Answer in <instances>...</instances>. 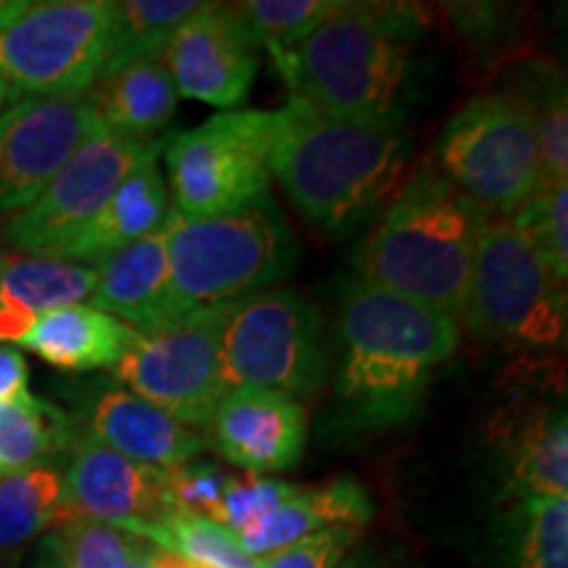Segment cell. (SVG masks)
<instances>
[{"label": "cell", "mask_w": 568, "mask_h": 568, "mask_svg": "<svg viewBox=\"0 0 568 568\" xmlns=\"http://www.w3.org/2000/svg\"><path fill=\"white\" fill-rule=\"evenodd\" d=\"M176 95L216 109L243 103L258 74V45L234 6L201 3L176 27L161 53Z\"/></svg>", "instance_id": "15"}, {"label": "cell", "mask_w": 568, "mask_h": 568, "mask_svg": "<svg viewBox=\"0 0 568 568\" xmlns=\"http://www.w3.org/2000/svg\"><path fill=\"white\" fill-rule=\"evenodd\" d=\"M6 261H9V255H0V272H3V266H6Z\"/></svg>", "instance_id": "41"}, {"label": "cell", "mask_w": 568, "mask_h": 568, "mask_svg": "<svg viewBox=\"0 0 568 568\" xmlns=\"http://www.w3.org/2000/svg\"><path fill=\"white\" fill-rule=\"evenodd\" d=\"M88 439L119 456L153 468L190 464L205 447L193 426H184L161 408L126 389H105L88 408Z\"/></svg>", "instance_id": "19"}, {"label": "cell", "mask_w": 568, "mask_h": 568, "mask_svg": "<svg viewBox=\"0 0 568 568\" xmlns=\"http://www.w3.org/2000/svg\"><path fill=\"white\" fill-rule=\"evenodd\" d=\"M13 101H19V98H17V95H13V92H11V88H9V84H6L3 80H0V116H3V113H6V109H9V105H11Z\"/></svg>", "instance_id": "39"}, {"label": "cell", "mask_w": 568, "mask_h": 568, "mask_svg": "<svg viewBox=\"0 0 568 568\" xmlns=\"http://www.w3.org/2000/svg\"><path fill=\"white\" fill-rule=\"evenodd\" d=\"M510 487L524 506L531 500L568 497V424L566 410H550L518 437L510 466Z\"/></svg>", "instance_id": "26"}, {"label": "cell", "mask_w": 568, "mask_h": 568, "mask_svg": "<svg viewBox=\"0 0 568 568\" xmlns=\"http://www.w3.org/2000/svg\"><path fill=\"white\" fill-rule=\"evenodd\" d=\"M527 105L542 161L545 187L566 184L568 180V109L560 71L537 74L527 92H518Z\"/></svg>", "instance_id": "30"}, {"label": "cell", "mask_w": 568, "mask_h": 568, "mask_svg": "<svg viewBox=\"0 0 568 568\" xmlns=\"http://www.w3.org/2000/svg\"><path fill=\"white\" fill-rule=\"evenodd\" d=\"M435 166L489 216H514L548 190L535 126L518 92L471 98L439 134Z\"/></svg>", "instance_id": "6"}, {"label": "cell", "mask_w": 568, "mask_h": 568, "mask_svg": "<svg viewBox=\"0 0 568 568\" xmlns=\"http://www.w3.org/2000/svg\"><path fill=\"white\" fill-rule=\"evenodd\" d=\"M566 282L514 219L489 216L474 255L464 318L508 345L552 347L566 337Z\"/></svg>", "instance_id": "7"}, {"label": "cell", "mask_w": 568, "mask_h": 568, "mask_svg": "<svg viewBox=\"0 0 568 568\" xmlns=\"http://www.w3.org/2000/svg\"><path fill=\"white\" fill-rule=\"evenodd\" d=\"M45 552H48V558H45V564H42V568H59V564H55V558H53V552L48 550V545H45Z\"/></svg>", "instance_id": "40"}, {"label": "cell", "mask_w": 568, "mask_h": 568, "mask_svg": "<svg viewBox=\"0 0 568 568\" xmlns=\"http://www.w3.org/2000/svg\"><path fill=\"white\" fill-rule=\"evenodd\" d=\"M140 537L92 521V518H71L61 524L48 539L59 568H134L140 552Z\"/></svg>", "instance_id": "28"}, {"label": "cell", "mask_w": 568, "mask_h": 568, "mask_svg": "<svg viewBox=\"0 0 568 568\" xmlns=\"http://www.w3.org/2000/svg\"><path fill=\"white\" fill-rule=\"evenodd\" d=\"M337 3L339 0H245L232 6L255 45L280 53L308 38Z\"/></svg>", "instance_id": "29"}, {"label": "cell", "mask_w": 568, "mask_h": 568, "mask_svg": "<svg viewBox=\"0 0 568 568\" xmlns=\"http://www.w3.org/2000/svg\"><path fill=\"white\" fill-rule=\"evenodd\" d=\"M63 508L67 521L92 518L145 542L176 514L169 497L166 468L134 464L88 437L74 445V456L63 474Z\"/></svg>", "instance_id": "14"}, {"label": "cell", "mask_w": 568, "mask_h": 568, "mask_svg": "<svg viewBox=\"0 0 568 568\" xmlns=\"http://www.w3.org/2000/svg\"><path fill=\"white\" fill-rule=\"evenodd\" d=\"M67 524L63 471L45 464L0 479V558Z\"/></svg>", "instance_id": "24"}, {"label": "cell", "mask_w": 568, "mask_h": 568, "mask_svg": "<svg viewBox=\"0 0 568 568\" xmlns=\"http://www.w3.org/2000/svg\"><path fill=\"white\" fill-rule=\"evenodd\" d=\"M95 272L98 282L90 295L92 308L119 318L142 337L180 322L169 282L163 226L109 255L95 266Z\"/></svg>", "instance_id": "17"}, {"label": "cell", "mask_w": 568, "mask_h": 568, "mask_svg": "<svg viewBox=\"0 0 568 568\" xmlns=\"http://www.w3.org/2000/svg\"><path fill=\"white\" fill-rule=\"evenodd\" d=\"M84 95H30L0 116V213L27 209L98 130Z\"/></svg>", "instance_id": "13"}, {"label": "cell", "mask_w": 568, "mask_h": 568, "mask_svg": "<svg viewBox=\"0 0 568 568\" xmlns=\"http://www.w3.org/2000/svg\"><path fill=\"white\" fill-rule=\"evenodd\" d=\"M487 219L489 213L458 193L435 163H422L355 251L358 282L460 322Z\"/></svg>", "instance_id": "3"}, {"label": "cell", "mask_w": 568, "mask_h": 568, "mask_svg": "<svg viewBox=\"0 0 568 568\" xmlns=\"http://www.w3.org/2000/svg\"><path fill=\"white\" fill-rule=\"evenodd\" d=\"M219 361L226 393L258 387L295 400L316 395L326 374L316 305L290 287L245 297L224 318Z\"/></svg>", "instance_id": "8"}, {"label": "cell", "mask_w": 568, "mask_h": 568, "mask_svg": "<svg viewBox=\"0 0 568 568\" xmlns=\"http://www.w3.org/2000/svg\"><path fill=\"white\" fill-rule=\"evenodd\" d=\"M84 101L103 130L134 142H155V134L172 124L180 95L161 55H153L101 74Z\"/></svg>", "instance_id": "21"}, {"label": "cell", "mask_w": 568, "mask_h": 568, "mask_svg": "<svg viewBox=\"0 0 568 568\" xmlns=\"http://www.w3.org/2000/svg\"><path fill=\"white\" fill-rule=\"evenodd\" d=\"M361 529L332 527L261 558L258 568H337Z\"/></svg>", "instance_id": "36"}, {"label": "cell", "mask_w": 568, "mask_h": 568, "mask_svg": "<svg viewBox=\"0 0 568 568\" xmlns=\"http://www.w3.org/2000/svg\"><path fill=\"white\" fill-rule=\"evenodd\" d=\"M138 337V332L119 318L77 303L38 318L17 345L61 372H92L116 366Z\"/></svg>", "instance_id": "23"}, {"label": "cell", "mask_w": 568, "mask_h": 568, "mask_svg": "<svg viewBox=\"0 0 568 568\" xmlns=\"http://www.w3.org/2000/svg\"><path fill=\"white\" fill-rule=\"evenodd\" d=\"M406 122H376L295 101L272 111L268 172L311 224L345 237L379 216L408 176Z\"/></svg>", "instance_id": "1"}, {"label": "cell", "mask_w": 568, "mask_h": 568, "mask_svg": "<svg viewBox=\"0 0 568 568\" xmlns=\"http://www.w3.org/2000/svg\"><path fill=\"white\" fill-rule=\"evenodd\" d=\"M295 485L287 481L272 479V477H255V474H245V477H232L230 487H226L222 508H219L216 524L224 527L232 535L240 529L251 527L268 510H274L280 503L287 500L295 493Z\"/></svg>", "instance_id": "35"}, {"label": "cell", "mask_w": 568, "mask_h": 568, "mask_svg": "<svg viewBox=\"0 0 568 568\" xmlns=\"http://www.w3.org/2000/svg\"><path fill=\"white\" fill-rule=\"evenodd\" d=\"M514 222L529 234L558 280H568V184L548 187L514 213Z\"/></svg>", "instance_id": "32"}, {"label": "cell", "mask_w": 568, "mask_h": 568, "mask_svg": "<svg viewBox=\"0 0 568 568\" xmlns=\"http://www.w3.org/2000/svg\"><path fill=\"white\" fill-rule=\"evenodd\" d=\"M209 443L230 464L255 477L293 468L305 447L301 400L258 387L230 389L205 424Z\"/></svg>", "instance_id": "16"}, {"label": "cell", "mask_w": 568, "mask_h": 568, "mask_svg": "<svg viewBox=\"0 0 568 568\" xmlns=\"http://www.w3.org/2000/svg\"><path fill=\"white\" fill-rule=\"evenodd\" d=\"M95 266L45 255H17L0 272V345H17L45 314L88 301Z\"/></svg>", "instance_id": "22"}, {"label": "cell", "mask_w": 568, "mask_h": 568, "mask_svg": "<svg viewBox=\"0 0 568 568\" xmlns=\"http://www.w3.org/2000/svg\"><path fill=\"white\" fill-rule=\"evenodd\" d=\"M226 308L203 311L138 337L113 366L126 393L142 397L184 426L205 429L213 408L226 395L219 343Z\"/></svg>", "instance_id": "11"}, {"label": "cell", "mask_w": 568, "mask_h": 568, "mask_svg": "<svg viewBox=\"0 0 568 568\" xmlns=\"http://www.w3.org/2000/svg\"><path fill=\"white\" fill-rule=\"evenodd\" d=\"M71 439L69 416L34 395L0 403V479L45 466Z\"/></svg>", "instance_id": "25"}, {"label": "cell", "mask_w": 568, "mask_h": 568, "mask_svg": "<svg viewBox=\"0 0 568 568\" xmlns=\"http://www.w3.org/2000/svg\"><path fill=\"white\" fill-rule=\"evenodd\" d=\"M169 497L176 514L201 516L216 524L219 508H222L224 493L232 477L213 464H184L166 468Z\"/></svg>", "instance_id": "34"}, {"label": "cell", "mask_w": 568, "mask_h": 568, "mask_svg": "<svg viewBox=\"0 0 568 568\" xmlns=\"http://www.w3.org/2000/svg\"><path fill=\"white\" fill-rule=\"evenodd\" d=\"M272 111H222L169 140L163 161L172 209L187 219L219 216L268 195Z\"/></svg>", "instance_id": "10"}, {"label": "cell", "mask_w": 568, "mask_h": 568, "mask_svg": "<svg viewBox=\"0 0 568 568\" xmlns=\"http://www.w3.org/2000/svg\"><path fill=\"white\" fill-rule=\"evenodd\" d=\"M516 568H568V497L527 503V531Z\"/></svg>", "instance_id": "33"}, {"label": "cell", "mask_w": 568, "mask_h": 568, "mask_svg": "<svg viewBox=\"0 0 568 568\" xmlns=\"http://www.w3.org/2000/svg\"><path fill=\"white\" fill-rule=\"evenodd\" d=\"M111 51V0H42L0 30V80L17 98L84 95Z\"/></svg>", "instance_id": "9"}, {"label": "cell", "mask_w": 568, "mask_h": 568, "mask_svg": "<svg viewBox=\"0 0 568 568\" xmlns=\"http://www.w3.org/2000/svg\"><path fill=\"white\" fill-rule=\"evenodd\" d=\"M372 514L374 506L366 489L351 477H337L318 487H297L274 510L240 529L234 539L247 556L261 560L316 531L332 527L364 529Z\"/></svg>", "instance_id": "20"}, {"label": "cell", "mask_w": 568, "mask_h": 568, "mask_svg": "<svg viewBox=\"0 0 568 568\" xmlns=\"http://www.w3.org/2000/svg\"><path fill=\"white\" fill-rule=\"evenodd\" d=\"M414 13L345 3L308 38L268 53L295 101L343 116L406 122L418 90Z\"/></svg>", "instance_id": "4"}, {"label": "cell", "mask_w": 568, "mask_h": 568, "mask_svg": "<svg viewBox=\"0 0 568 568\" xmlns=\"http://www.w3.org/2000/svg\"><path fill=\"white\" fill-rule=\"evenodd\" d=\"M153 148L159 142H134L103 126L92 130L48 187L27 209L11 213L0 240L11 251L51 255L103 209L113 190Z\"/></svg>", "instance_id": "12"}, {"label": "cell", "mask_w": 568, "mask_h": 568, "mask_svg": "<svg viewBox=\"0 0 568 568\" xmlns=\"http://www.w3.org/2000/svg\"><path fill=\"white\" fill-rule=\"evenodd\" d=\"M197 9V0H111V51L101 74L161 55L176 27Z\"/></svg>", "instance_id": "27"}, {"label": "cell", "mask_w": 568, "mask_h": 568, "mask_svg": "<svg viewBox=\"0 0 568 568\" xmlns=\"http://www.w3.org/2000/svg\"><path fill=\"white\" fill-rule=\"evenodd\" d=\"M169 282L176 316L243 303L290 276L297 245L272 195L219 216L187 219L169 209Z\"/></svg>", "instance_id": "5"}, {"label": "cell", "mask_w": 568, "mask_h": 568, "mask_svg": "<svg viewBox=\"0 0 568 568\" xmlns=\"http://www.w3.org/2000/svg\"><path fill=\"white\" fill-rule=\"evenodd\" d=\"M27 3H30V0H0V30H3L11 19H17L19 13L27 9Z\"/></svg>", "instance_id": "38"}, {"label": "cell", "mask_w": 568, "mask_h": 568, "mask_svg": "<svg viewBox=\"0 0 568 568\" xmlns=\"http://www.w3.org/2000/svg\"><path fill=\"white\" fill-rule=\"evenodd\" d=\"M27 385H30V366L24 355L17 347L0 345V403L27 395L30 393Z\"/></svg>", "instance_id": "37"}, {"label": "cell", "mask_w": 568, "mask_h": 568, "mask_svg": "<svg viewBox=\"0 0 568 568\" xmlns=\"http://www.w3.org/2000/svg\"><path fill=\"white\" fill-rule=\"evenodd\" d=\"M458 339V318L353 282L339 311L335 393L343 414L368 429L406 422Z\"/></svg>", "instance_id": "2"}, {"label": "cell", "mask_w": 568, "mask_h": 568, "mask_svg": "<svg viewBox=\"0 0 568 568\" xmlns=\"http://www.w3.org/2000/svg\"><path fill=\"white\" fill-rule=\"evenodd\" d=\"M151 545L197 568H258V560L240 548L232 531L201 516L172 514L155 529Z\"/></svg>", "instance_id": "31"}, {"label": "cell", "mask_w": 568, "mask_h": 568, "mask_svg": "<svg viewBox=\"0 0 568 568\" xmlns=\"http://www.w3.org/2000/svg\"><path fill=\"white\" fill-rule=\"evenodd\" d=\"M161 145L153 148L122 184L113 190V195L74 237L55 247L45 258H61L71 264H103L122 247L138 243L148 234L159 232L166 222L169 190L159 169Z\"/></svg>", "instance_id": "18"}]
</instances>
